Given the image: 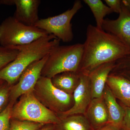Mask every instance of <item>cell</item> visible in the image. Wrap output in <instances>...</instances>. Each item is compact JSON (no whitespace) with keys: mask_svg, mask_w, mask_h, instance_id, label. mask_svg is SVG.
Here are the masks:
<instances>
[{"mask_svg":"<svg viewBox=\"0 0 130 130\" xmlns=\"http://www.w3.org/2000/svg\"><path fill=\"white\" fill-rule=\"evenodd\" d=\"M83 44L79 72L89 73L101 65L130 55L129 50L118 38L91 24L87 27Z\"/></svg>","mask_w":130,"mask_h":130,"instance_id":"1","label":"cell"},{"mask_svg":"<svg viewBox=\"0 0 130 130\" xmlns=\"http://www.w3.org/2000/svg\"><path fill=\"white\" fill-rule=\"evenodd\" d=\"M60 40L49 35L29 44L12 47L19 50L14 60L0 70V79L9 85L19 80L23 73L32 63L44 58L60 44Z\"/></svg>","mask_w":130,"mask_h":130,"instance_id":"2","label":"cell"},{"mask_svg":"<svg viewBox=\"0 0 130 130\" xmlns=\"http://www.w3.org/2000/svg\"><path fill=\"white\" fill-rule=\"evenodd\" d=\"M83 51L81 43L57 46L49 54L41 74L52 78L62 73L79 72Z\"/></svg>","mask_w":130,"mask_h":130,"instance_id":"3","label":"cell"},{"mask_svg":"<svg viewBox=\"0 0 130 130\" xmlns=\"http://www.w3.org/2000/svg\"><path fill=\"white\" fill-rule=\"evenodd\" d=\"M49 35L35 26L26 25L9 16L0 25V44L12 47L29 44Z\"/></svg>","mask_w":130,"mask_h":130,"instance_id":"4","label":"cell"},{"mask_svg":"<svg viewBox=\"0 0 130 130\" xmlns=\"http://www.w3.org/2000/svg\"><path fill=\"white\" fill-rule=\"evenodd\" d=\"M11 118L43 124L60 122L55 114L41 103L32 91L22 95L19 101L12 108Z\"/></svg>","mask_w":130,"mask_h":130,"instance_id":"5","label":"cell"},{"mask_svg":"<svg viewBox=\"0 0 130 130\" xmlns=\"http://www.w3.org/2000/svg\"><path fill=\"white\" fill-rule=\"evenodd\" d=\"M82 7L81 1H76L71 9L57 16L40 19L35 26L45 31L48 35H54L64 42H69L74 37L71 21Z\"/></svg>","mask_w":130,"mask_h":130,"instance_id":"6","label":"cell"},{"mask_svg":"<svg viewBox=\"0 0 130 130\" xmlns=\"http://www.w3.org/2000/svg\"><path fill=\"white\" fill-rule=\"evenodd\" d=\"M48 54L41 59L32 63L24 71L19 78L18 83L12 88L11 96L13 100L32 91L41 77Z\"/></svg>","mask_w":130,"mask_h":130,"instance_id":"7","label":"cell"},{"mask_svg":"<svg viewBox=\"0 0 130 130\" xmlns=\"http://www.w3.org/2000/svg\"><path fill=\"white\" fill-rule=\"evenodd\" d=\"M36 86L41 95L56 109L63 111L71 104V95L56 88L51 78L41 76Z\"/></svg>","mask_w":130,"mask_h":130,"instance_id":"8","label":"cell"},{"mask_svg":"<svg viewBox=\"0 0 130 130\" xmlns=\"http://www.w3.org/2000/svg\"><path fill=\"white\" fill-rule=\"evenodd\" d=\"M79 83L73 92L74 105L64 112L62 117L85 113L92 100L90 82L88 73L80 72Z\"/></svg>","mask_w":130,"mask_h":130,"instance_id":"9","label":"cell"},{"mask_svg":"<svg viewBox=\"0 0 130 130\" xmlns=\"http://www.w3.org/2000/svg\"><path fill=\"white\" fill-rule=\"evenodd\" d=\"M121 3V11L118 18L115 20L105 19L102 29L118 38L130 52V13Z\"/></svg>","mask_w":130,"mask_h":130,"instance_id":"10","label":"cell"},{"mask_svg":"<svg viewBox=\"0 0 130 130\" xmlns=\"http://www.w3.org/2000/svg\"><path fill=\"white\" fill-rule=\"evenodd\" d=\"M16 6L13 17L22 24L28 26H35L40 20L38 8L40 0H13Z\"/></svg>","mask_w":130,"mask_h":130,"instance_id":"11","label":"cell"},{"mask_svg":"<svg viewBox=\"0 0 130 130\" xmlns=\"http://www.w3.org/2000/svg\"><path fill=\"white\" fill-rule=\"evenodd\" d=\"M115 64V62L105 63L89 73L92 99L103 97L107 79Z\"/></svg>","mask_w":130,"mask_h":130,"instance_id":"12","label":"cell"},{"mask_svg":"<svg viewBox=\"0 0 130 130\" xmlns=\"http://www.w3.org/2000/svg\"><path fill=\"white\" fill-rule=\"evenodd\" d=\"M107 85L125 106L130 107V81L118 73L109 74Z\"/></svg>","mask_w":130,"mask_h":130,"instance_id":"13","label":"cell"},{"mask_svg":"<svg viewBox=\"0 0 130 130\" xmlns=\"http://www.w3.org/2000/svg\"><path fill=\"white\" fill-rule=\"evenodd\" d=\"M103 97L108 113V123L122 128L125 115L124 108L117 102L116 97L107 84Z\"/></svg>","mask_w":130,"mask_h":130,"instance_id":"14","label":"cell"},{"mask_svg":"<svg viewBox=\"0 0 130 130\" xmlns=\"http://www.w3.org/2000/svg\"><path fill=\"white\" fill-rule=\"evenodd\" d=\"M87 114L91 124L96 129L108 123V113L103 97L92 99L88 107Z\"/></svg>","mask_w":130,"mask_h":130,"instance_id":"15","label":"cell"},{"mask_svg":"<svg viewBox=\"0 0 130 130\" xmlns=\"http://www.w3.org/2000/svg\"><path fill=\"white\" fill-rule=\"evenodd\" d=\"M79 72H66L57 74L51 78L56 88L70 94L74 92L79 80Z\"/></svg>","mask_w":130,"mask_h":130,"instance_id":"16","label":"cell"},{"mask_svg":"<svg viewBox=\"0 0 130 130\" xmlns=\"http://www.w3.org/2000/svg\"><path fill=\"white\" fill-rule=\"evenodd\" d=\"M85 4L89 7L93 13L96 22V26L100 29H103L104 19L107 14L112 13L111 9L105 5L101 0H84Z\"/></svg>","mask_w":130,"mask_h":130,"instance_id":"17","label":"cell"},{"mask_svg":"<svg viewBox=\"0 0 130 130\" xmlns=\"http://www.w3.org/2000/svg\"><path fill=\"white\" fill-rule=\"evenodd\" d=\"M62 128L64 130H91L89 121L81 115H75L66 119Z\"/></svg>","mask_w":130,"mask_h":130,"instance_id":"18","label":"cell"},{"mask_svg":"<svg viewBox=\"0 0 130 130\" xmlns=\"http://www.w3.org/2000/svg\"><path fill=\"white\" fill-rule=\"evenodd\" d=\"M18 53L19 50L15 48L0 46V70L14 60Z\"/></svg>","mask_w":130,"mask_h":130,"instance_id":"19","label":"cell"},{"mask_svg":"<svg viewBox=\"0 0 130 130\" xmlns=\"http://www.w3.org/2000/svg\"><path fill=\"white\" fill-rule=\"evenodd\" d=\"M43 125L31 121L13 120L10 122L9 130H38Z\"/></svg>","mask_w":130,"mask_h":130,"instance_id":"20","label":"cell"},{"mask_svg":"<svg viewBox=\"0 0 130 130\" xmlns=\"http://www.w3.org/2000/svg\"><path fill=\"white\" fill-rule=\"evenodd\" d=\"M12 108L9 105L0 113V130H9Z\"/></svg>","mask_w":130,"mask_h":130,"instance_id":"21","label":"cell"},{"mask_svg":"<svg viewBox=\"0 0 130 130\" xmlns=\"http://www.w3.org/2000/svg\"><path fill=\"white\" fill-rule=\"evenodd\" d=\"M114 70L130 71V55L125 56L116 61L113 69Z\"/></svg>","mask_w":130,"mask_h":130,"instance_id":"22","label":"cell"},{"mask_svg":"<svg viewBox=\"0 0 130 130\" xmlns=\"http://www.w3.org/2000/svg\"><path fill=\"white\" fill-rule=\"evenodd\" d=\"M9 96V89L6 86H0V113L3 111Z\"/></svg>","mask_w":130,"mask_h":130,"instance_id":"23","label":"cell"},{"mask_svg":"<svg viewBox=\"0 0 130 130\" xmlns=\"http://www.w3.org/2000/svg\"><path fill=\"white\" fill-rule=\"evenodd\" d=\"M108 7L111 9L113 12H115L119 14L121 11L122 3L120 0H105Z\"/></svg>","mask_w":130,"mask_h":130,"instance_id":"24","label":"cell"},{"mask_svg":"<svg viewBox=\"0 0 130 130\" xmlns=\"http://www.w3.org/2000/svg\"><path fill=\"white\" fill-rule=\"evenodd\" d=\"M125 115L122 128L124 130H130V107H125Z\"/></svg>","mask_w":130,"mask_h":130,"instance_id":"25","label":"cell"},{"mask_svg":"<svg viewBox=\"0 0 130 130\" xmlns=\"http://www.w3.org/2000/svg\"><path fill=\"white\" fill-rule=\"evenodd\" d=\"M95 130H124L123 128H119L118 126L113 125L111 124L107 123L106 124L103 126Z\"/></svg>","mask_w":130,"mask_h":130,"instance_id":"26","label":"cell"},{"mask_svg":"<svg viewBox=\"0 0 130 130\" xmlns=\"http://www.w3.org/2000/svg\"><path fill=\"white\" fill-rule=\"evenodd\" d=\"M118 74H120L123 76L129 79L130 81V71L127 70H119Z\"/></svg>","mask_w":130,"mask_h":130,"instance_id":"27","label":"cell"},{"mask_svg":"<svg viewBox=\"0 0 130 130\" xmlns=\"http://www.w3.org/2000/svg\"><path fill=\"white\" fill-rule=\"evenodd\" d=\"M121 2L130 13V0H123Z\"/></svg>","mask_w":130,"mask_h":130,"instance_id":"28","label":"cell"},{"mask_svg":"<svg viewBox=\"0 0 130 130\" xmlns=\"http://www.w3.org/2000/svg\"><path fill=\"white\" fill-rule=\"evenodd\" d=\"M6 4H7V0H0V5H6Z\"/></svg>","mask_w":130,"mask_h":130,"instance_id":"29","label":"cell"},{"mask_svg":"<svg viewBox=\"0 0 130 130\" xmlns=\"http://www.w3.org/2000/svg\"><path fill=\"white\" fill-rule=\"evenodd\" d=\"M38 130H51V128H49V127H47V128H42V129H39Z\"/></svg>","mask_w":130,"mask_h":130,"instance_id":"30","label":"cell"},{"mask_svg":"<svg viewBox=\"0 0 130 130\" xmlns=\"http://www.w3.org/2000/svg\"><path fill=\"white\" fill-rule=\"evenodd\" d=\"M5 82V81L3 80H2V79H0V86L2 84L3 82Z\"/></svg>","mask_w":130,"mask_h":130,"instance_id":"31","label":"cell"}]
</instances>
